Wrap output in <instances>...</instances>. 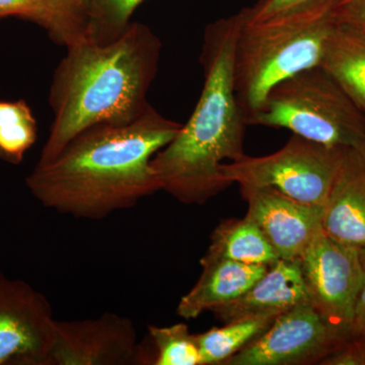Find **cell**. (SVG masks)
I'll return each instance as SVG.
<instances>
[{
  "label": "cell",
  "mask_w": 365,
  "mask_h": 365,
  "mask_svg": "<svg viewBox=\"0 0 365 365\" xmlns=\"http://www.w3.org/2000/svg\"><path fill=\"white\" fill-rule=\"evenodd\" d=\"M182 126L150 105L131 123L91 127L51 162L37 163L26 187L44 207L83 220L134 207L160 191L151 160Z\"/></svg>",
  "instance_id": "obj_1"
},
{
  "label": "cell",
  "mask_w": 365,
  "mask_h": 365,
  "mask_svg": "<svg viewBox=\"0 0 365 365\" xmlns=\"http://www.w3.org/2000/svg\"><path fill=\"white\" fill-rule=\"evenodd\" d=\"M163 44L144 24L131 21L117 39L86 35L66 46L53 74V121L37 163L58 157L74 137L97 125L131 123L148 109Z\"/></svg>",
  "instance_id": "obj_2"
},
{
  "label": "cell",
  "mask_w": 365,
  "mask_h": 365,
  "mask_svg": "<svg viewBox=\"0 0 365 365\" xmlns=\"http://www.w3.org/2000/svg\"><path fill=\"white\" fill-rule=\"evenodd\" d=\"M239 14L206 26L200 63L204 83L195 109L151 165L160 191L184 204H203L230 186L223 179V160H241L245 128L234 85Z\"/></svg>",
  "instance_id": "obj_3"
},
{
  "label": "cell",
  "mask_w": 365,
  "mask_h": 365,
  "mask_svg": "<svg viewBox=\"0 0 365 365\" xmlns=\"http://www.w3.org/2000/svg\"><path fill=\"white\" fill-rule=\"evenodd\" d=\"M339 2L307 0L257 23L246 24L241 18L234 85L246 124L274 86L321 66L327 43L337 26L335 9Z\"/></svg>",
  "instance_id": "obj_4"
},
{
  "label": "cell",
  "mask_w": 365,
  "mask_h": 365,
  "mask_svg": "<svg viewBox=\"0 0 365 365\" xmlns=\"http://www.w3.org/2000/svg\"><path fill=\"white\" fill-rule=\"evenodd\" d=\"M247 125L287 129L329 148L365 151V113L321 66L274 86Z\"/></svg>",
  "instance_id": "obj_5"
},
{
  "label": "cell",
  "mask_w": 365,
  "mask_h": 365,
  "mask_svg": "<svg viewBox=\"0 0 365 365\" xmlns=\"http://www.w3.org/2000/svg\"><path fill=\"white\" fill-rule=\"evenodd\" d=\"M345 148H329L294 134L281 150L265 157L223 163V179L240 188L271 187L294 200L325 207L344 160Z\"/></svg>",
  "instance_id": "obj_6"
},
{
  "label": "cell",
  "mask_w": 365,
  "mask_h": 365,
  "mask_svg": "<svg viewBox=\"0 0 365 365\" xmlns=\"http://www.w3.org/2000/svg\"><path fill=\"white\" fill-rule=\"evenodd\" d=\"M352 337V333L327 321L313 304H299L279 314L265 332L225 364H319Z\"/></svg>",
  "instance_id": "obj_7"
},
{
  "label": "cell",
  "mask_w": 365,
  "mask_h": 365,
  "mask_svg": "<svg viewBox=\"0 0 365 365\" xmlns=\"http://www.w3.org/2000/svg\"><path fill=\"white\" fill-rule=\"evenodd\" d=\"M297 261L312 304L332 325L352 333L355 306L365 284L359 249L335 241L321 227Z\"/></svg>",
  "instance_id": "obj_8"
},
{
  "label": "cell",
  "mask_w": 365,
  "mask_h": 365,
  "mask_svg": "<svg viewBox=\"0 0 365 365\" xmlns=\"http://www.w3.org/2000/svg\"><path fill=\"white\" fill-rule=\"evenodd\" d=\"M56 319L44 294L0 276V365H51Z\"/></svg>",
  "instance_id": "obj_9"
},
{
  "label": "cell",
  "mask_w": 365,
  "mask_h": 365,
  "mask_svg": "<svg viewBox=\"0 0 365 365\" xmlns=\"http://www.w3.org/2000/svg\"><path fill=\"white\" fill-rule=\"evenodd\" d=\"M148 364L130 319L113 313L57 321L51 365Z\"/></svg>",
  "instance_id": "obj_10"
},
{
  "label": "cell",
  "mask_w": 365,
  "mask_h": 365,
  "mask_svg": "<svg viewBox=\"0 0 365 365\" xmlns=\"http://www.w3.org/2000/svg\"><path fill=\"white\" fill-rule=\"evenodd\" d=\"M247 217L262 230L278 257L297 260L322 227L323 207L299 202L271 187L241 188Z\"/></svg>",
  "instance_id": "obj_11"
},
{
  "label": "cell",
  "mask_w": 365,
  "mask_h": 365,
  "mask_svg": "<svg viewBox=\"0 0 365 365\" xmlns=\"http://www.w3.org/2000/svg\"><path fill=\"white\" fill-rule=\"evenodd\" d=\"M321 225L329 237L345 246L365 247V151H346Z\"/></svg>",
  "instance_id": "obj_12"
},
{
  "label": "cell",
  "mask_w": 365,
  "mask_h": 365,
  "mask_svg": "<svg viewBox=\"0 0 365 365\" xmlns=\"http://www.w3.org/2000/svg\"><path fill=\"white\" fill-rule=\"evenodd\" d=\"M312 304L297 260L279 259L245 294L213 309L225 323L252 314H281L299 304Z\"/></svg>",
  "instance_id": "obj_13"
},
{
  "label": "cell",
  "mask_w": 365,
  "mask_h": 365,
  "mask_svg": "<svg viewBox=\"0 0 365 365\" xmlns=\"http://www.w3.org/2000/svg\"><path fill=\"white\" fill-rule=\"evenodd\" d=\"M200 264V277L178 304L177 314L185 319L198 318L204 312H212L241 297L268 269L267 266L249 265L208 254Z\"/></svg>",
  "instance_id": "obj_14"
},
{
  "label": "cell",
  "mask_w": 365,
  "mask_h": 365,
  "mask_svg": "<svg viewBox=\"0 0 365 365\" xmlns=\"http://www.w3.org/2000/svg\"><path fill=\"white\" fill-rule=\"evenodd\" d=\"M321 67L365 113V36L336 26L327 43Z\"/></svg>",
  "instance_id": "obj_15"
},
{
  "label": "cell",
  "mask_w": 365,
  "mask_h": 365,
  "mask_svg": "<svg viewBox=\"0 0 365 365\" xmlns=\"http://www.w3.org/2000/svg\"><path fill=\"white\" fill-rule=\"evenodd\" d=\"M208 255L249 265H273L279 260L258 225L249 217L225 220L212 235Z\"/></svg>",
  "instance_id": "obj_16"
},
{
  "label": "cell",
  "mask_w": 365,
  "mask_h": 365,
  "mask_svg": "<svg viewBox=\"0 0 365 365\" xmlns=\"http://www.w3.org/2000/svg\"><path fill=\"white\" fill-rule=\"evenodd\" d=\"M279 314H260L232 319L222 328L195 335L201 365L225 364L270 327Z\"/></svg>",
  "instance_id": "obj_17"
},
{
  "label": "cell",
  "mask_w": 365,
  "mask_h": 365,
  "mask_svg": "<svg viewBox=\"0 0 365 365\" xmlns=\"http://www.w3.org/2000/svg\"><path fill=\"white\" fill-rule=\"evenodd\" d=\"M19 16L38 24L56 44L68 46L85 35V28L52 0H0V19Z\"/></svg>",
  "instance_id": "obj_18"
},
{
  "label": "cell",
  "mask_w": 365,
  "mask_h": 365,
  "mask_svg": "<svg viewBox=\"0 0 365 365\" xmlns=\"http://www.w3.org/2000/svg\"><path fill=\"white\" fill-rule=\"evenodd\" d=\"M37 121L25 101L0 102V150L19 163L37 140Z\"/></svg>",
  "instance_id": "obj_19"
},
{
  "label": "cell",
  "mask_w": 365,
  "mask_h": 365,
  "mask_svg": "<svg viewBox=\"0 0 365 365\" xmlns=\"http://www.w3.org/2000/svg\"><path fill=\"white\" fill-rule=\"evenodd\" d=\"M144 0H90L85 35L98 43L117 39Z\"/></svg>",
  "instance_id": "obj_20"
},
{
  "label": "cell",
  "mask_w": 365,
  "mask_h": 365,
  "mask_svg": "<svg viewBox=\"0 0 365 365\" xmlns=\"http://www.w3.org/2000/svg\"><path fill=\"white\" fill-rule=\"evenodd\" d=\"M148 333L155 347L153 365H201L195 335L190 334L186 324L150 326Z\"/></svg>",
  "instance_id": "obj_21"
},
{
  "label": "cell",
  "mask_w": 365,
  "mask_h": 365,
  "mask_svg": "<svg viewBox=\"0 0 365 365\" xmlns=\"http://www.w3.org/2000/svg\"><path fill=\"white\" fill-rule=\"evenodd\" d=\"M335 19L337 25L365 36V0H340Z\"/></svg>",
  "instance_id": "obj_22"
},
{
  "label": "cell",
  "mask_w": 365,
  "mask_h": 365,
  "mask_svg": "<svg viewBox=\"0 0 365 365\" xmlns=\"http://www.w3.org/2000/svg\"><path fill=\"white\" fill-rule=\"evenodd\" d=\"M304 1L307 0H258L253 6L242 9L239 14L244 23H257L282 13Z\"/></svg>",
  "instance_id": "obj_23"
},
{
  "label": "cell",
  "mask_w": 365,
  "mask_h": 365,
  "mask_svg": "<svg viewBox=\"0 0 365 365\" xmlns=\"http://www.w3.org/2000/svg\"><path fill=\"white\" fill-rule=\"evenodd\" d=\"M319 364L326 365H364L361 343L359 337L354 336L331 353Z\"/></svg>",
  "instance_id": "obj_24"
},
{
  "label": "cell",
  "mask_w": 365,
  "mask_h": 365,
  "mask_svg": "<svg viewBox=\"0 0 365 365\" xmlns=\"http://www.w3.org/2000/svg\"><path fill=\"white\" fill-rule=\"evenodd\" d=\"M61 11L85 28L88 20L90 0H52Z\"/></svg>",
  "instance_id": "obj_25"
},
{
  "label": "cell",
  "mask_w": 365,
  "mask_h": 365,
  "mask_svg": "<svg viewBox=\"0 0 365 365\" xmlns=\"http://www.w3.org/2000/svg\"><path fill=\"white\" fill-rule=\"evenodd\" d=\"M352 334L357 337L365 338V284L360 292L353 314Z\"/></svg>",
  "instance_id": "obj_26"
},
{
  "label": "cell",
  "mask_w": 365,
  "mask_h": 365,
  "mask_svg": "<svg viewBox=\"0 0 365 365\" xmlns=\"http://www.w3.org/2000/svg\"><path fill=\"white\" fill-rule=\"evenodd\" d=\"M360 263H361L362 271H364L365 279V247L359 249Z\"/></svg>",
  "instance_id": "obj_27"
},
{
  "label": "cell",
  "mask_w": 365,
  "mask_h": 365,
  "mask_svg": "<svg viewBox=\"0 0 365 365\" xmlns=\"http://www.w3.org/2000/svg\"><path fill=\"white\" fill-rule=\"evenodd\" d=\"M357 337V336H356ZM360 343H361L362 355H364V361L365 365V338L359 337Z\"/></svg>",
  "instance_id": "obj_28"
},
{
  "label": "cell",
  "mask_w": 365,
  "mask_h": 365,
  "mask_svg": "<svg viewBox=\"0 0 365 365\" xmlns=\"http://www.w3.org/2000/svg\"><path fill=\"white\" fill-rule=\"evenodd\" d=\"M0 160H6V162H7V158L6 157V155H4V153H2L1 150H0Z\"/></svg>",
  "instance_id": "obj_29"
},
{
  "label": "cell",
  "mask_w": 365,
  "mask_h": 365,
  "mask_svg": "<svg viewBox=\"0 0 365 365\" xmlns=\"http://www.w3.org/2000/svg\"><path fill=\"white\" fill-rule=\"evenodd\" d=\"M1 275H2V273H1V271H0V276H1Z\"/></svg>",
  "instance_id": "obj_30"
}]
</instances>
